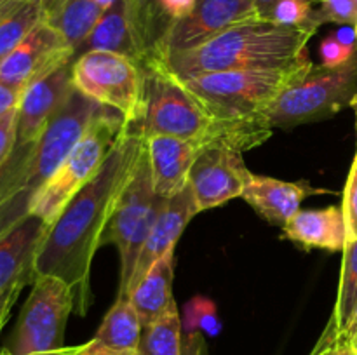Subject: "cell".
Listing matches in <instances>:
<instances>
[{
	"instance_id": "obj_1",
	"label": "cell",
	"mask_w": 357,
	"mask_h": 355,
	"mask_svg": "<svg viewBox=\"0 0 357 355\" xmlns=\"http://www.w3.org/2000/svg\"><path fill=\"white\" fill-rule=\"evenodd\" d=\"M145 138L129 124L93 180L84 184L49 225L33 261L35 275H54L72 287L75 312L86 315L93 301L91 265L101 247L117 198L142 153Z\"/></svg>"
},
{
	"instance_id": "obj_2",
	"label": "cell",
	"mask_w": 357,
	"mask_h": 355,
	"mask_svg": "<svg viewBox=\"0 0 357 355\" xmlns=\"http://www.w3.org/2000/svg\"><path fill=\"white\" fill-rule=\"evenodd\" d=\"M314 33L255 17L230 26L197 47L153 59L180 80L216 72L286 68L310 61L307 42Z\"/></svg>"
},
{
	"instance_id": "obj_3",
	"label": "cell",
	"mask_w": 357,
	"mask_h": 355,
	"mask_svg": "<svg viewBox=\"0 0 357 355\" xmlns=\"http://www.w3.org/2000/svg\"><path fill=\"white\" fill-rule=\"evenodd\" d=\"M312 61L286 68L216 72L181 80L220 125V139L237 150H251L267 141L274 129L268 127L265 111L278 94Z\"/></svg>"
},
{
	"instance_id": "obj_4",
	"label": "cell",
	"mask_w": 357,
	"mask_h": 355,
	"mask_svg": "<svg viewBox=\"0 0 357 355\" xmlns=\"http://www.w3.org/2000/svg\"><path fill=\"white\" fill-rule=\"evenodd\" d=\"M145 70V108L139 122L143 138L173 136L199 145L220 139V125L197 96L171 75L159 61L150 59Z\"/></svg>"
},
{
	"instance_id": "obj_5",
	"label": "cell",
	"mask_w": 357,
	"mask_h": 355,
	"mask_svg": "<svg viewBox=\"0 0 357 355\" xmlns=\"http://www.w3.org/2000/svg\"><path fill=\"white\" fill-rule=\"evenodd\" d=\"M357 93V52L344 66L312 65L296 75L265 111L268 127L289 129L323 120L351 104Z\"/></svg>"
},
{
	"instance_id": "obj_6",
	"label": "cell",
	"mask_w": 357,
	"mask_h": 355,
	"mask_svg": "<svg viewBox=\"0 0 357 355\" xmlns=\"http://www.w3.org/2000/svg\"><path fill=\"white\" fill-rule=\"evenodd\" d=\"M128 125L117 111L103 108L58 171L35 195L30 214L51 225L73 195L93 180Z\"/></svg>"
},
{
	"instance_id": "obj_7",
	"label": "cell",
	"mask_w": 357,
	"mask_h": 355,
	"mask_svg": "<svg viewBox=\"0 0 357 355\" xmlns=\"http://www.w3.org/2000/svg\"><path fill=\"white\" fill-rule=\"evenodd\" d=\"M166 202L167 198L155 194L152 174H150L149 155L143 145L135 169L124 190L119 195L110 223L101 240V246L114 244L121 254V285H119L117 298L128 296L139 251Z\"/></svg>"
},
{
	"instance_id": "obj_8",
	"label": "cell",
	"mask_w": 357,
	"mask_h": 355,
	"mask_svg": "<svg viewBox=\"0 0 357 355\" xmlns=\"http://www.w3.org/2000/svg\"><path fill=\"white\" fill-rule=\"evenodd\" d=\"M72 84L79 93L139 125L145 108V70L110 51H89L73 59Z\"/></svg>"
},
{
	"instance_id": "obj_9",
	"label": "cell",
	"mask_w": 357,
	"mask_h": 355,
	"mask_svg": "<svg viewBox=\"0 0 357 355\" xmlns=\"http://www.w3.org/2000/svg\"><path fill=\"white\" fill-rule=\"evenodd\" d=\"M72 310H75V299L63 278L35 275L33 289L21 308L7 350L13 355H31L63 348V334Z\"/></svg>"
},
{
	"instance_id": "obj_10",
	"label": "cell",
	"mask_w": 357,
	"mask_h": 355,
	"mask_svg": "<svg viewBox=\"0 0 357 355\" xmlns=\"http://www.w3.org/2000/svg\"><path fill=\"white\" fill-rule=\"evenodd\" d=\"M105 106L89 100L73 87L68 100L47 122L35 143L30 174H28V181L23 188L30 195L31 200L38 194V190L47 183L49 178L58 171L63 160L68 157L73 146L80 141L84 132L87 131V127L93 124L96 115Z\"/></svg>"
},
{
	"instance_id": "obj_11",
	"label": "cell",
	"mask_w": 357,
	"mask_h": 355,
	"mask_svg": "<svg viewBox=\"0 0 357 355\" xmlns=\"http://www.w3.org/2000/svg\"><path fill=\"white\" fill-rule=\"evenodd\" d=\"M243 160V152L236 146L213 139L197 153L188 176L197 211H208L241 197L251 178Z\"/></svg>"
},
{
	"instance_id": "obj_12",
	"label": "cell",
	"mask_w": 357,
	"mask_h": 355,
	"mask_svg": "<svg viewBox=\"0 0 357 355\" xmlns=\"http://www.w3.org/2000/svg\"><path fill=\"white\" fill-rule=\"evenodd\" d=\"M255 17H260L255 0H197L190 14L166 31L153 58L194 49L230 26Z\"/></svg>"
},
{
	"instance_id": "obj_13",
	"label": "cell",
	"mask_w": 357,
	"mask_h": 355,
	"mask_svg": "<svg viewBox=\"0 0 357 355\" xmlns=\"http://www.w3.org/2000/svg\"><path fill=\"white\" fill-rule=\"evenodd\" d=\"M68 61H73V49L44 21L0 61V84L23 90Z\"/></svg>"
},
{
	"instance_id": "obj_14",
	"label": "cell",
	"mask_w": 357,
	"mask_h": 355,
	"mask_svg": "<svg viewBox=\"0 0 357 355\" xmlns=\"http://www.w3.org/2000/svg\"><path fill=\"white\" fill-rule=\"evenodd\" d=\"M73 61L58 66L26 86L17 104L16 143L37 141L47 122L68 100L73 89Z\"/></svg>"
},
{
	"instance_id": "obj_15",
	"label": "cell",
	"mask_w": 357,
	"mask_h": 355,
	"mask_svg": "<svg viewBox=\"0 0 357 355\" xmlns=\"http://www.w3.org/2000/svg\"><path fill=\"white\" fill-rule=\"evenodd\" d=\"M195 214H199V211L190 184H187L178 195L167 198L166 205H164L162 211L157 216L155 223H153L152 230H150L149 237H146L145 244H143L142 251H139L135 274H132L131 284H129V291L142 281L143 275L149 271V268L159 258H162L169 251H174L178 239H180L183 230L187 228V225Z\"/></svg>"
},
{
	"instance_id": "obj_16",
	"label": "cell",
	"mask_w": 357,
	"mask_h": 355,
	"mask_svg": "<svg viewBox=\"0 0 357 355\" xmlns=\"http://www.w3.org/2000/svg\"><path fill=\"white\" fill-rule=\"evenodd\" d=\"M202 146L204 145L173 136L145 138L152 183L159 197L171 198L187 187L190 169Z\"/></svg>"
},
{
	"instance_id": "obj_17",
	"label": "cell",
	"mask_w": 357,
	"mask_h": 355,
	"mask_svg": "<svg viewBox=\"0 0 357 355\" xmlns=\"http://www.w3.org/2000/svg\"><path fill=\"white\" fill-rule=\"evenodd\" d=\"M49 225L35 214H28L0 237V292L10 285L35 281L33 261Z\"/></svg>"
},
{
	"instance_id": "obj_18",
	"label": "cell",
	"mask_w": 357,
	"mask_h": 355,
	"mask_svg": "<svg viewBox=\"0 0 357 355\" xmlns=\"http://www.w3.org/2000/svg\"><path fill=\"white\" fill-rule=\"evenodd\" d=\"M89 51H110L135 59L139 65L149 61V51L138 33L128 0H115L98 21L93 33L73 54V59Z\"/></svg>"
},
{
	"instance_id": "obj_19",
	"label": "cell",
	"mask_w": 357,
	"mask_h": 355,
	"mask_svg": "<svg viewBox=\"0 0 357 355\" xmlns=\"http://www.w3.org/2000/svg\"><path fill=\"white\" fill-rule=\"evenodd\" d=\"M316 194H326V190L312 188L305 181L288 183L271 176L251 174L241 197L268 223L284 226L300 211L302 202Z\"/></svg>"
},
{
	"instance_id": "obj_20",
	"label": "cell",
	"mask_w": 357,
	"mask_h": 355,
	"mask_svg": "<svg viewBox=\"0 0 357 355\" xmlns=\"http://www.w3.org/2000/svg\"><path fill=\"white\" fill-rule=\"evenodd\" d=\"M284 235L305 247L326 251H344L347 244V225L344 209L330 205L326 209H300L284 226Z\"/></svg>"
},
{
	"instance_id": "obj_21",
	"label": "cell",
	"mask_w": 357,
	"mask_h": 355,
	"mask_svg": "<svg viewBox=\"0 0 357 355\" xmlns=\"http://www.w3.org/2000/svg\"><path fill=\"white\" fill-rule=\"evenodd\" d=\"M174 277V251H169L149 268L142 281L129 291L128 299L138 312L143 326H150L164 315L171 306Z\"/></svg>"
},
{
	"instance_id": "obj_22",
	"label": "cell",
	"mask_w": 357,
	"mask_h": 355,
	"mask_svg": "<svg viewBox=\"0 0 357 355\" xmlns=\"http://www.w3.org/2000/svg\"><path fill=\"white\" fill-rule=\"evenodd\" d=\"M138 33L149 51V61L155 56L160 40L176 21L190 14L197 0H128Z\"/></svg>"
},
{
	"instance_id": "obj_23",
	"label": "cell",
	"mask_w": 357,
	"mask_h": 355,
	"mask_svg": "<svg viewBox=\"0 0 357 355\" xmlns=\"http://www.w3.org/2000/svg\"><path fill=\"white\" fill-rule=\"evenodd\" d=\"M143 326L138 312L128 298H117L108 310L93 341L101 348L112 352H135L142 347Z\"/></svg>"
},
{
	"instance_id": "obj_24",
	"label": "cell",
	"mask_w": 357,
	"mask_h": 355,
	"mask_svg": "<svg viewBox=\"0 0 357 355\" xmlns=\"http://www.w3.org/2000/svg\"><path fill=\"white\" fill-rule=\"evenodd\" d=\"M105 10L107 9L96 0H61L54 9L49 10L45 23L65 38L75 54L77 49L93 33Z\"/></svg>"
},
{
	"instance_id": "obj_25",
	"label": "cell",
	"mask_w": 357,
	"mask_h": 355,
	"mask_svg": "<svg viewBox=\"0 0 357 355\" xmlns=\"http://www.w3.org/2000/svg\"><path fill=\"white\" fill-rule=\"evenodd\" d=\"M143 355H181L183 354V324L178 306H171L160 319L143 329Z\"/></svg>"
},
{
	"instance_id": "obj_26",
	"label": "cell",
	"mask_w": 357,
	"mask_h": 355,
	"mask_svg": "<svg viewBox=\"0 0 357 355\" xmlns=\"http://www.w3.org/2000/svg\"><path fill=\"white\" fill-rule=\"evenodd\" d=\"M342 253H344V261H342L337 305L330 319L337 331V336L347 329L357 306V239L347 240Z\"/></svg>"
},
{
	"instance_id": "obj_27",
	"label": "cell",
	"mask_w": 357,
	"mask_h": 355,
	"mask_svg": "<svg viewBox=\"0 0 357 355\" xmlns=\"http://www.w3.org/2000/svg\"><path fill=\"white\" fill-rule=\"evenodd\" d=\"M44 21V7L31 0H24L6 17H2L0 19V61Z\"/></svg>"
},
{
	"instance_id": "obj_28",
	"label": "cell",
	"mask_w": 357,
	"mask_h": 355,
	"mask_svg": "<svg viewBox=\"0 0 357 355\" xmlns=\"http://www.w3.org/2000/svg\"><path fill=\"white\" fill-rule=\"evenodd\" d=\"M35 143H16L9 159L0 167V207L26 184Z\"/></svg>"
},
{
	"instance_id": "obj_29",
	"label": "cell",
	"mask_w": 357,
	"mask_h": 355,
	"mask_svg": "<svg viewBox=\"0 0 357 355\" xmlns=\"http://www.w3.org/2000/svg\"><path fill=\"white\" fill-rule=\"evenodd\" d=\"M314 0H278L268 7L264 19H271L282 26L316 31L323 21L319 10L314 9Z\"/></svg>"
},
{
	"instance_id": "obj_30",
	"label": "cell",
	"mask_w": 357,
	"mask_h": 355,
	"mask_svg": "<svg viewBox=\"0 0 357 355\" xmlns=\"http://www.w3.org/2000/svg\"><path fill=\"white\" fill-rule=\"evenodd\" d=\"M321 65L328 66V68H338L344 66L345 63L351 61L357 52L356 44H345L335 33L328 35L323 42H321Z\"/></svg>"
},
{
	"instance_id": "obj_31",
	"label": "cell",
	"mask_w": 357,
	"mask_h": 355,
	"mask_svg": "<svg viewBox=\"0 0 357 355\" xmlns=\"http://www.w3.org/2000/svg\"><path fill=\"white\" fill-rule=\"evenodd\" d=\"M347 225V240L357 239V152L351 166L347 183L344 190V204H342Z\"/></svg>"
},
{
	"instance_id": "obj_32",
	"label": "cell",
	"mask_w": 357,
	"mask_h": 355,
	"mask_svg": "<svg viewBox=\"0 0 357 355\" xmlns=\"http://www.w3.org/2000/svg\"><path fill=\"white\" fill-rule=\"evenodd\" d=\"M319 16L323 23H357V6L354 0H319Z\"/></svg>"
},
{
	"instance_id": "obj_33",
	"label": "cell",
	"mask_w": 357,
	"mask_h": 355,
	"mask_svg": "<svg viewBox=\"0 0 357 355\" xmlns=\"http://www.w3.org/2000/svg\"><path fill=\"white\" fill-rule=\"evenodd\" d=\"M187 324H188V333L192 331H197L199 326L204 327V329L211 331V333H216V327H218V322H216V313L215 306L209 299L204 298H194L187 306Z\"/></svg>"
},
{
	"instance_id": "obj_34",
	"label": "cell",
	"mask_w": 357,
	"mask_h": 355,
	"mask_svg": "<svg viewBox=\"0 0 357 355\" xmlns=\"http://www.w3.org/2000/svg\"><path fill=\"white\" fill-rule=\"evenodd\" d=\"M16 118L17 110L10 111L0 118V167L9 159L16 146Z\"/></svg>"
},
{
	"instance_id": "obj_35",
	"label": "cell",
	"mask_w": 357,
	"mask_h": 355,
	"mask_svg": "<svg viewBox=\"0 0 357 355\" xmlns=\"http://www.w3.org/2000/svg\"><path fill=\"white\" fill-rule=\"evenodd\" d=\"M24 285H26L24 282H20V284L10 285L9 289L0 292V331H2L3 326H6L7 319H9L10 308H13V305L16 303L17 296H20L21 289H23Z\"/></svg>"
},
{
	"instance_id": "obj_36",
	"label": "cell",
	"mask_w": 357,
	"mask_h": 355,
	"mask_svg": "<svg viewBox=\"0 0 357 355\" xmlns=\"http://www.w3.org/2000/svg\"><path fill=\"white\" fill-rule=\"evenodd\" d=\"M21 94H23V90L14 89V87L6 86V84H0V118L6 117L10 111L17 110Z\"/></svg>"
},
{
	"instance_id": "obj_37",
	"label": "cell",
	"mask_w": 357,
	"mask_h": 355,
	"mask_svg": "<svg viewBox=\"0 0 357 355\" xmlns=\"http://www.w3.org/2000/svg\"><path fill=\"white\" fill-rule=\"evenodd\" d=\"M181 355H208L206 340L201 331H192L183 338V354Z\"/></svg>"
},
{
	"instance_id": "obj_38",
	"label": "cell",
	"mask_w": 357,
	"mask_h": 355,
	"mask_svg": "<svg viewBox=\"0 0 357 355\" xmlns=\"http://www.w3.org/2000/svg\"><path fill=\"white\" fill-rule=\"evenodd\" d=\"M335 343H337V331H335L333 324H328L326 329H324L323 336L317 341L316 348L310 355H333L335 352Z\"/></svg>"
},
{
	"instance_id": "obj_39",
	"label": "cell",
	"mask_w": 357,
	"mask_h": 355,
	"mask_svg": "<svg viewBox=\"0 0 357 355\" xmlns=\"http://www.w3.org/2000/svg\"><path fill=\"white\" fill-rule=\"evenodd\" d=\"M337 338L347 341V343L351 345V347L357 352V306H356L354 313H352V319H351V322H349L347 329H345L344 333H342L340 336H337Z\"/></svg>"
},
{
	"instance_id": "obj_40",
	"label": "cell",
	"mask_w": 357,
	"mask_h": 355,
	"mask_svg": "<svg viewBox=\"0 0 357 355\" xmlns=\"http://www.w3.org/2000/svg\"><path fill=\"white\" fill-rule=\"evenodd\" d=\"M87 355H143V354H142V350H135V352H112V350H107V348L98 347V345L94 343L93 340H91V347H89V352H87Z\"/></svg>"
},
{
	"instance_id": "obj_41",
	"label": "cell",
	"mask_w": 357,
	"mask_h": 355,
	"mask_svg": "<svg viewBox=\"0 0 357 355\" xmlns=\"http://www.w3.org/2000/svg\"><path fill=\"white\" fill-rule=\"evenodd\" d=\"M333 355H357V352L351 347V345L347 343V341H344V340H340V338H337V343H335Z\"/></svg>"
},
{
	"instance_id": "obj_42",
	"label": "cell",
	"mask_w": 357,
	"mask_h": 355,
	"mask_svg": "<svg viewBox=\"0 0 357 355\" xmlns=\"http://www.w3.org/2000/svg\"><path fill=\"white\" fill-rule=\"evenodd\" d=\"M274 2H278V0H255V3H257L258 7V13H260V17H264V14L267 13L268 7ZM314 2H319V0H314Z\"/></svg>"
},
{
	"instance_id": "obj_43",
	"label": "cell",
	"mask_w": 357,
	"mask_h": 355,
	"mask_svg": "<svg viewBox=\"0 0 357 355\" xmlns=\"http://www.w3.org/2000/svg\"><path fill=\"white\" fill-rule=\"evenodd\" d=\"M31 2H37V3H40V6L44 7V10H45V16H47V13H49V10H52V9H54V7L58 6V3L61 2V0H31Z\"/></svg>"
},
{
	"instance_id": "obj_44",
	"label": "cell",
	"mask_w": 357,
	"mask_h": 355,
	"mask_svg": "<svg viewBox=\"0 0 357 355\" xmlns=\"http://www.w3.org/2000/svg\"><path fill=\"white\" fill-rule=\"evenodd\" d=\"M96 2H98V3H100V6H101V7H103V9H108V7H110V6H112V3H114V2H115V0H96Z\"/></svg>"
},
{
	"instance_id": "obj_45",
	"label": "cell",
	"mask_w": 357,
	"mask_h": 355,
	"mask_svg": "<svg viewBox=\"0 0 357 355\" xmlns=\"http://www.w3.org/2000/svg\"><path fill=\"white\" fill-rule=\"evenodd\" d=\"M351 106L354 108V113H356V131H357V93H356V96H354V100L351 101Z\"/></svg>"
},
{
	"instance_id": "obj_46",
	"label": "cell",
	"mask_w": 357,
	"mask_h": 355,
	"mask_svg": "<svg viewBox=\"0 0 357 355\" xmlns=\"http://www.w3.org/2000/svg\"><path fill=\"white\" fill-rule=\"evenodd\" d=\"M89 347H91V341H89ZM89 347H87V350H89ZM87 350L80 352V354H77V355H86V354H87Z\"/></svg>"
},
{
	"instance_id": "obj_47",
	"label": "cell",
	"mask_w": 357,
	"mask_h": 355,
	"mask_svg": "<svg viewBox=\"0 0 357 355\" xmlns=\"http://www.w3.org/2000/svg\"><path fill=\"white\" fill-rule=\"evenodd\" d=\"M354 30H356V44H357V23L354 24Z\"/></svg>"
},
{
	"instance_id": "obj_48",
	"label": "cell",
	"mask_w": 357,
	"mask_h": 355,
	"mask_svg": "<svg viewBox=\"0 0 357 355\" xmlns=\"http://www.w3.org/2000/svg\"><path fill=\"white\" fill-rule=\"evenodd\" d=\"M354 2H356V6H357V0H354Z\"/></svg>"
},
{
	"instance_id": "obj_49",
	"label": "cell",
	"mask_w": 357,
	"mask_h": 355,
	"mask_svg": "<svg viewBox=\"0 0 357 355\" xmlns=\"http://www.w3.org/2000/svg\"><path fill=\"white\" fill-rule=\"evenodd\" d=\"M87 352H89V350H87ZM86 355H87V354H86Z\"/></svg>"
}]
</instances>
